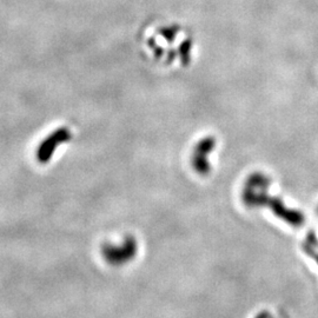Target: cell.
Listing matches in <instances>:
<instances>
[{
  "mask_svg": "<svg viewBox=\"0 0 318 318\" xmlns=\"http://www.w3.org/2000/svg\"><path fill=\"white\" fill-rule=\"evenodd\" d=\"M269 183L270 180L263 173H254L249 177L244 185L243 193H242L244 204L249 208L268 206L275 216H277L282 221L289 223L293 226H301L306 221L303 214L297 210L288 209L277 197L269 196L267 192Z\"/></svg>",
  "mask_w": 318,
  "mask_h": 318,
  "instance_id": "obj_1",
  "label": "cell"
},
{
  "mask_svg": "<svg viewBox=\"0 0 318 318\" xmlns=\"http://www.w3.org/2000/svg\"><path fill=\"white\" fill-rule=\"evenodd\" d=\"M216 146V139L214 137H205L197 144L191 159L192 168L199 175H208L211 170V164L209 163L206 156L212 152Z\"/></svg>",
  "mask_w": 318,
  "mask_h": 318,
  "instance_id": "obj_2",
  "label": "cell"
},
{
  "mask_svg": "<svg viewBox=\"0 0 318 318\" xmlns=\"http://www.w3.org/2000/svg\"><path fill=\"white\" fill-rule=\"evenodd\" d=\"M313 257H315V258H316V262H317V264H318V256H316V255H314V256H313Z\"/></svg>",
  "mask_w": 318,
  "mask_h": 318,
  "instance_id": "obj_3",
  "label": "cell"
}]
</instances>
